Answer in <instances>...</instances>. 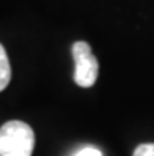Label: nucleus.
<instances>
[{
	"label": "nucleus",
	"mask_w": 154,
	"mask_h": 156,
	"mask_svg": "<svg viewBox=\"0 0 154 156\" xmlns=\"http://www.w3.org/2000/svg\"><path fill=\"white\" fill-rule=\"evenodd\" d=\"M35 133L21 120L6 122L0 128V156H32Z\"/></svg>",
	"instance_id": "obj_1"
},
{
	"label": "nucleus",
	"mask_w": 154,
	"mask_h": 156,
	"mask_svg": "<svg viewBox=\"0 0 154 156\" xmlns=\"http://www.w3.org/2000/svg\"><path fill=\"white\" fill-rule=\"evenodd\" d=\"M72 58H74V82L79 87H93L98 80L99 63L91 51V46L87 41H76L71 48Z\"/></svg>",
	"instance_id": "obj_2"
},
{
	"label": "nucleus",
	"mask_w": 154,
	"mask_h": 156,
	"mask_svg": "<svg viewBox=\"0 0 154 156\" xmlns=\"http://www.w3.org/2000/svg\"><path fill=\"white\" fill-rule=\"evenodd\" d=\"M11 80V65L3 44L0 43V91H3Z\"/></svg>",
	"instance_id": "obj_3"
},
{
	"label": "nucleus",
	"mask_w": 154,
	"mask_h": 156,
	"mask_svg": "<svg viewBox=\"0 0 154 156\" xmlns=\"http://www.w3.org/2000/svg\"><path fill=\"white\" fill-rule=\"evenodd\" d=\"M132 156H154V144H140Z\"/></svg>",
	"instance_id": "obj_4"
},
{
	"label": "nucleus",
	"mask_w": 154,
	"mask_h": 156,
	"mask_svg": "<svg viewBox=\"0 0 154 156\" xmlns=\"http://www.w3.org/2000/svg\"><path fill=\"white\" fill-rule=\"evenodd\" d=\"M74 156H102V153L98 148H94V147H85V148L79 150Z\"/></svg>",
	"instance_id": "obj_5"
}]
</instances>
